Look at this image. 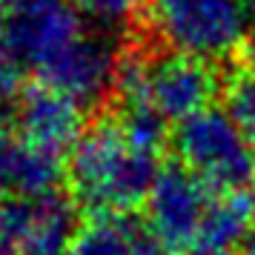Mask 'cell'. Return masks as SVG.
Listing matches in <instances>:
<instances>
[{
	"mask_svg": "<svg viewBox=\"0 0 255 255\" xmlns=\"http://www.w3.org/2000/svg\"><path fill=\"white\" fill-rule=\"evenodd\" d=\"M255 221V201L247 192H227L212 198L204 224L192 244L195 255L207 253H235L244 244Z\"/></svg>",
	"mask_w": 255,
	"mask_h": 255,
	"instance_id": "7c38bea8",
	"label": "cell"
},
{
	"mask_svg": "<svg viewBox=\"0 0 255 255\" xmlns=\"http://www.w3.org/2000/svg\"><path fill=\"white\" fill-rule=\"evenodd\" d=\"M0 232L12 244V255H69L75 241V212L58 192L14 198L0 207Z\"/></svg>",
	"mask_w": 255,
	"mask_h": 255,
	"instance_id": "52a82bcc",
	"label": "cell"
},
{
	"mask_svg": "<svg viewBox=\"0 0 255 255\" xmlns=\"http://www.w3.org/2000/svg\"><path fill=\"white\" fill-rule=\"evenodd\" d=\"M121 58L109 37L86 32L40 75V83L69 95L81 106H92L115 89Z\"/></svg>",
	"mask_w": 255,
	"mask_h": 255,
	"instance_id": "ba28073f",
	"label": "cell"
},
{
	"mask_svg": "<svg viewBox=\"0 0 255 255\" xmlns=\"http://www.w3.org/2000/svg\"><path fill=\"white\" fill-rule=\"evenodd\" d=\"M14 121H17L20 138L26 143H32L40 152H49L55 158H60L63 152H72L81 135L86 132L83 129V106L46 83L32 86L20 98Z\"/></svg>",
	"mask_w": 255,
	"mask_h": 255,
	"instance_id": "9c48e42d",
	"label": "cell"
},
{
	"mask_svg": "<svg viewBox=\"0 0 255 255\" xmlns=\"http://www.w3.org/2000/svg\"><path fill=\"white\" fill-rule=\"evenodd\" d=\"M247 6H250V14H253V20H255V0H247Z\"/></svg>",
	"mask_w": 255,
	"mask_h": 255,
	"instance_id": "ffe728a7",
	"label": "cell"
},
{
	"mask_svg": "<svg viewBox=\"0 0 255 255\" xmlns=\"http://www.w3.org/2000/svg\"><path fill=\"white\" fill-rule=\"evenodd\" d=\"M69 255H169L149 227L127 215H92L75 232Z\"/></svg>",
	"mask_w": 255,
	"mask_h": 255,
	"instance_id": "8fae6325",
	"label": "cell"
},
{
	"mask_svg": "<svg viewBox=\"0 0 255 255\" xmlns=\"http://www.w3.org/2000/svg\"><path fill=\"white\" fill-rule=\"evenodd\" d=\"M247 55H250V66H255V40L247 43Z\"/></svg>",
	"mask_w": 255,
	"mask_h": 255,
	"instance_id": "d6986e66",
	"label": "cell"
},
{
	"mask_svg": "<svg viewBox=\"0 0 255 255\" xmlns=\"http://www.w3.org/2000/svg\"><path fill=\"white\" fill-rule=\"evenodd\" d=\"M215 92H218V78L212 72V63L166 49L163 55L146 58L143 86H140V95L132 101H146L158 115L181 124L186 118L209 109V101L215 98Z\"/></svg>",
	"mask_w": 255,
	"mask_h": 255,
	"instance_id": "5b68a950",
	"label": "cell"
},
{
	"mask_svg": "<svg viewBox=\"0 0 255 255\" xmlns=\"http://www.w3.org/2000/svg\"><path fill=\"white\" fill-rule=\"evenodd\" d=\"M14 112H17V106L12 104V95L0 92V135H3L6 127L14 121Z\"/></svg>",
	"mask_w": 255,
	"mask_h": 255,
	"instance_id": "2e32d148",
	"label": "cell"
},
{
	"mask_svg": "<svg viewBox=\"0 0 255 255\" xmlns=\"http://www.w3.org/2000/svg\"><path fill=\"white\" fill-rule=\"evenodd\" d=\"M83 20L98 29H124L138 17L149 0H72Z\"/></svg>",
	"mask_w": 255,
	"mask_h": 255,
	"instance_id": "5bb4252c",
	"label": "cell"
},
{
	"mask_svg": "<svg viewBox=\"0 0 255 255\" xmlns=\"http://www.w3.org/2000/svg\"><path fill=\"white\" fill-rule=\"evenodd\" d=\"M20 60L14 58L12 46H9V40L3 35V26H0V92L6 95H14L17 89V83H20Z\"/></svg>",
	"mask_w": 255,
	"mask_h": 255,
	"instance_id": "9a60e30c",
	"label": "cell"
},
{
	"mask_svg": "<svg viewBox=\"0 0 255 255\" xmlns=\"http://www.w3.org/2000/svg\"><path fill=\"white\" fill-rule=\"evenodd\" d=\"M201 178L184 166L161 169L146 198V227L166 253L192 250L212 195Z\"/></svg>",
	"mask_w": 255,
	"mask_h": 255,
	"instance_id": "8992f818",
	"label": "cell"
},
{
	"mask_svg": "<svg viewBox=\"0 0 255 255\" xmlns=\"http://www.w3.org/2000/svg\"><path fill=\"white\" fill-rule=\"evenodd\" d=\"M158 175V149L135 140L118 118L86 129L69 158L72 195L92 215H127L146 204Z\"/></svg>",
	"mask_w": 255,
	"mask_h": 255,
	"instance_id": "6da1fadb",
	"label": "cell"
},
{
	"mask_svg": "<svg viewBox=\"0 0 255 255\" xmlns=\"http://www.w3.org/2000/svg\"><path fill=\"white\" fill-rule=\"evenodd\" d=\"M0 26L20 66L37 78L86 35L72 0H0Z\"/></svg>",
	"mask_w": 255,
	"mask_h": 255,
	"instance_id": "277c9868",
	"label": "cell"
},
{
	"mask_svg": "<svg viewBox=\"0 0 255 255\" xmlns=\"http://www.w3.org/2000/svg\"><path fill=\"white\" fill-rule=\"evenodd\" d=\"M146 20L169 52L218 63L247 49L253 14L247 0H149Z\"/></svg>",
	"mask_w": 255,
	"mask_h": 255,
	"instance_id": "7a4b0ae2",
	"label": "cell"
},
{
	"mask_svg": "<svg viewBox=\"0 0 255 255\" xmlns=\"http://www.w3.org/2000/svg\"><path fill=\"white\" fill-rule=\"evenodd\" d=\"M0 255H12V244L6 241V235L0 232Z\"/></svg>",
	"mask_w": 255,
	"mask_h": 255,
	"instance_id": "ac0fdd59",
	"label": "cell"
},
{
	"mask_svg": "<svg viewBox=\"0 0 255 255\" xmlns=\"http://www.w3.org/2000/svg\"><path fill=\"white\" fill-rule=\"evenodd\" d=\"M241 255H255V221H253V227H250V232H247V238L241 244Z\"/></svg>",
	"mask_w": 255,
	"mask_h": 255,
	"instance_id": "e0dca14e",
	"label": "cell"
},
{
	"mask_svg": "<svg viewBox=\"0 0 255 255\" xmlns=\"http://www.w3.org/2000/svg\"><path fill=\"white\" fill-rule=\"evenodd\" d=\"M60 181L55 155L35 149L23 138L0 135V201L52 195Z\"/></svg>",
	"mask_w": 255,
	"mask_h": 255,
	"instance_id": "30bf717a",
	"label": "cell"
},
{
	"mask_svg": "<svg viewBox=\"0 0 255 255\" xmlns=\"http://www.w3.org/2000/svg\"><path fill=\"white\" fill-rule=\"evenodd\" d=\"M175 152L181 166L218 192H244L255 181V143L227 109H204L178 124Z\"/></svg>",
	"mask_w": 255,
	"mask_h": 255,
	"instance_id": "3957f363",
	"label": "cell"
},
{
	"mask_svg": "<svg viewBox=\"0 0 255 255\" xmlns=\"http://www.w3.org/2000/svg\"><path fill=\"white\" fill-rule=\"evenodd\" d=\"M207 255H235V253H207Z\"/></svg>",
	"mask_w": 255,
	"mask_h": 255,
	"instance_id": "44dd1931",
	"label": "cell"
},
{
	"mask_svg": "<svg viewBox=\"0 0 255 255\" xmlns=\"http://www.w3.org/2000/svg\"><path fill=\"white\" fill-rule=\"evenodd\" d=\"M224 109L255 143V66H244L224 83Z\"/></svg>",
	"mask_w": 255,
	"mask_h": 255,
	"instance_id": "4fadbf2b",
	"label": "cell"
}]
</instances>
